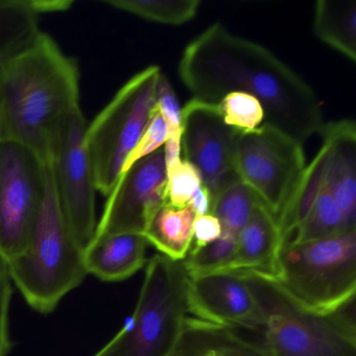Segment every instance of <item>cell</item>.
Instances as JSON below:
<instances>
[{"instance_id": "obj_1", "label": "cell", "mask_w": 356, "mask_h": 356, "mask_svg": "<svg viewBox=\"0 0 356 356\" xmlns=\"http://www.w3.org/2000/svg\"><path fill=\"white\" fill-rule=\"evenodd\" d=\"M179 76L193 99L218 104L243 92L261 104L266 124L303 143L324 126L314 89L266 47L214 24L183 51Z\"/></svg>"}, {"instance_id": "obj_2", "label": "cell", "mask_w": 356, "mask_h": 356, "mask_svg": "<svg viewBox=\"0 0 356 356\" xmlns=\"http://www.w3.org/2000/svg\"><path fill=\"white\" fill-rule=\"evenodd\" d=\"M79 101L78 63L40 32L0 65V139L30 147L47 163Z\"/></svg>"}, {"instance_id": "obj_3", "label": "cell", "mask_w": 356, "mask_h": 356, "mask_svg": "<svg viewBox=\"0 0 356 356\" xmlns=\"http://www.w3.org/2000/svg\"><path fill=\"white\" fill-rule=\"evenodd\" d=\"M6 266L29 305L41 314L53 312L87 275L84 249L64 218L49 170L44 203L28 245Z\"/></svg>"}, {"instance_id": "obj_4", "label": "cell", "mask_w": 356, "mask_h": 356, "mask_svg": "<svg viewBox=\"0 0 356 356\" xmlns=\"http://www.w3.org/2000/svg\"><path fill=\"white\" fill-rule=\"evenodd\" d=\"M184 262L156 254L130 322L93 356H170L189 316Z\"/></svg>"}, {"instance_id": "obj_5", "label": "cell", "mask_w": 356, "mask_h": 356, "mask_svg": "<svg viewBox=\"0 0 356 356\" xmlns=\"http://www.w3.org/2000/svg\"><path fill=\"white\" fill-rule=\"evenodd\" d=\"M264 312L270 356H356L354 304L333 314L304 307L273 279L248 275Z\"/></svg>"}, {"instance_id": "obj_6", "label": "cell", "mask_w": 356, "mask_h": 356, "mask_svg": "<svg viewBox=\"0 0 356 356\" xmlns=\"http://www.w3.org/2000/svg\"><path fill=\"white\" fill-rule=\"evenodd\" d=\"M273 280L298 303L321 314L355 303L356 229L329 238L283 243Z\"/></svg>"}, {"instance_id": "obj_7", "label": "cell", "mask_w": 356, "mask_h": 356, "mask_svg": "<svg viewBox=\"0 0 356 356\" xmlns=\"http://www.w3.org/2000/svg\"><path fill=\"white\" fill-rule=\"evenodd\" d=\"M161 70L149 66L128 81L87 124L85 143L99 193L108 197L138 145L156 110Z\"/></svg>"}, {"instance_id": "obj_8", "label": "cell", "mask_w": 356, "mask_h": 356, "mask_svg": "<svg viewBox=\"0 0 356 356\" xmlns=\"http://www.w3.org/2000/svg\"><path fill=\"white\" fill-rule=\"evenodd\" d=\"M235 164L241 182L253 191L278 225L307 165L303 143L264 122L255 131L239 133Z\"/></svg>"}, {"instance_id": "obj_9", "label": "cell", "mask_w": 356, "mask_h": 356, "mask_svg": "<svg viewBox=\"0 0 356 356\" xmlns=\"http://www.w3.org/2000/svg\"><path fill=\"white\" fill-rule=\"evenodd\" d=\"M49 166L30 147L0 139V259L5 264L28 245L44 203Z\"/></svg>"}, {"instance_id": "obj_10", "label": "cell", "mask_w": 356, "mask_h": 356, "mask_svg": "<svg viewBox=\"0 0 356 356\" xmlns=\"http://www.w3.org/2000/svg\"><path fill=\"white\" fill-rule=\"evenodd\" d=\"M87 124L82 110L76 108L60 131L47 163L64 218L84 250L97 226V191L85 143Z\"/></svg>"}, {"instance_id": "obj_11", "label": "cell", "mask_w": 356, "mask_h": 356, "mask_svg": "<svg viewBox=\"0 0 356 356\" xmlns=\"http://www.w3.org/2000/svg\"><path fill=\"white\" fill-rule=\"evenodd\" d=\"M238 134L225 124L218 104L193 99L182 109L181 152L199 170L211 204L227 187L241 181L235 164Z\"/></svg>"}, {"instance_id": "obj_12", "label": "cell", "mask_w": 356, "mask_h": 356, "mask_svg": "<svg viewBox=\"0 0 356 356\" xmlns=\"http://www.w3.org/2000/svg\"><path fill=\"white\" fill-rule=\"evenodd\" d=\"M168 202L164 147L131 164L108 195L95 237L145 234L156 212Z\"/></svg>"}, {"instance_id": "obj_13", "label": "cell", "mask_w": 356, "mask_h": 356, "mask_svg": "<svg viewBox=\"0 0 356 356\" xmlns=\"http://www.w3.org/2000/svg\"><path fill=\"white\" fill-rule=\"evenodd\" d=\"M189 314L212 324L258 330L264 312L249 276L220 272L189 276L187 287Z\"/></svg>"}, {"instance_id": "obj_14", "label": "cell", "mask_w": 356, "mask_h": 356, "mask_svg": "<svg viewBox=\"0 0 356 356\" xmlns=\"http://www.w3.org/2000/svg\"><path fill=\"white\" fill-rule=\"evenodd\" d=\"M326 147L323 183L346 220L356 228V124L353 120L324 124L320 131Z\"/></svg>"}, {"instance_id": "obj_15", "label": "cell", "mask_w": 356, "mask_h": 356, "mask_svg": "<svg viewBox=\"0 0 356 356\" xmlns=\"http://www.w3.org/2000/svg\"><path fill=\"white\" fill-rule=\"evenodd\" d=\"M283 243L274 216L261 203L258 204L237 235L232 258L220 270L273 279L276 276L279 252Z\"/></svg>"}, {"instance_id": "obj_16", "label": "cell", "mask_w": 356, "mask_h": 356, "mask_svg": "<svg viewBox=\"0 0 356 356\" xmlns=\"http://www.w3.org/2000/svg\"><path fill=\"white\" fill-rule=\"evenodd\" d=\"M147 245L145 235L138 233L95 237L84 250L87 274L108 282L130 278L145 266Z\"/></svg>"}, {"instance_id": "obj_17", "label": "cell", "mask_w": 356, "mask_h": 356, "mask_svg": "<svg viewBox=\"0 0 356 356\" xmlns=\"http://www.w3.org/2000/svg\"><path fill=\"white\" fill-rule=\"evenodd\" d=\"M170 356H270L264 346L248 341L234 328L188 316Z\"/></svg>"}, {"instance_id": "obj_18", "label": "cell", "mask_w": 356, "mask_h": 356, "mask_svg": "<svg viewBox=\"0 0 356 356\" xmlns=\"http://www.w3.org/2000/svg\"><path fill=\"white\" fill-rule=\"evenodd\" d=\"M195 218L191 206L175 208L168 203L156 212L143 235L162 255L184 261L193 247Z\"/></svg>"}, {"instance_id": "obj_19", "label": "cell", "mask_w": 356, "mask_h": 356, "mask_svg": "<svg viewBox=\"0 0 356 356\" xmlns=\"http://www.w3.org/2000/svg\"><path fill=\"white\" fill-rule=\"evenodd\" d=\"M47 13L43 0H0V65L41 32L40 17Z\"/></svg>"}, {"instance_id": "obj_20", "label": "cell", "mask_w": 356, "mask_h": 356, "mask_svg": "<svg viewBox=\"0 0 356 356\" xmlns=\"http://www.w3.org/2000/svg\"><path fill=\"white\" fill-rule=\"evenodd\" d=\"M314 35L328 47L356 61V3L354 0H318L314 17Z\"/></svg>"}, {"instance_id": "obj_21", "label": "cell", "mask_w": 356, "mask_h": 356, "mask_svg": "<svg viewBox=\"0 0 356 356\" xmlns=\"http://www.w3.org/2000/svg\"><path fill=\"white\" fill-rule=\"evenodd\" d=\"M354 229L356 228H352L348 224L337 202L323 183L307 216L300 222L289 241L304 243L318 241L337 236Z\"/></svg>"}, {"instance_id": "obj_22", "label": "cell", "mask_w": 356, "mask_h": 356, "mask_svg": "<svg viewBox=\"0 0 356 356\" xmlns=\"http://www.w3.org/2000/svg\"><path fill=\"white\" fill-rule=\"evenodd\" d=\"M104 3L149 22L181 26L195 17L199 0H104Z\"/></svg>"}, {"instance_id": "obj_23", "label": "cell", "mask_w": 356, "mask_h": 356, "mask_svg": "<svg viewBox=\"0 0 356 356\" xmlns=\"http://www.w3.org/2000/svg\"><path fill=\"white\" fill-rule=\"evenodd\" d=\"M258 204L259 200L253 191L238 181L227 187L212 202L210 213L220 220L222 233L237 237Z\"/></svg>"}, {"instance_id": "obj_24", "label": "cell", "mask_w": 356, "mask_h": 356, "mask_svg": "<svg viewBox=\"0 0 356 356\" xmlns=\"http://www.w3.org/2000/svg\"><path fill=\"white\" fill-rule=\"evenodd\" d=\"M156 105L168 124V139L163 147L166 166H168L181 159L182 108L170 81L163 74H160L158 79Z\"/></svg>"}, {"instance_id": "obj_25", "label": "cell", "mask_w": 356, "mask_h": 356, "mask_svg": "<svg viewBox=\"0 0 356 356\" xmlns=\"http://www.w3.org/2000/svg\"><path fill=\"white\" fill-rule=\"evenodd\" d=\"M218 106L225 124L238 133L255 131L266 120L260 102L247 93H229L220 99Z\"/></svg>"}, {"instance_id": "obj_26", "label": "cell", "mask_w": 356, "mask_h": 356, "mask_svg": "<svg viewBox=\"0 0 356 356\" xmlns=\"http://www.w3.org/2000/svg\"><path fill=\"white\" fill-rule=\"evenodd\" d=\"M168 170V195L170 206L184 208L188 206L193 195L203 186L199 170L184 159L166 166Z\"/></svg>"}, {"instance_id": "obj_27", "label": "cell", "mask_w": 356, "mask_h": 356, "mask_svg": "<svg viewBox=\"0 0 356 356\" xmlns=\"http://www.w3.org/2000/svg\"><path fill=\"white\" fill-rule=\"evenodd\" d=\"M168 139V124H166L165 120H163L161 114L158 111L157 107H156L153 116H152L151 122H149V126H147V131L143 134L141 140L139 141L136 149H134L132 155L130 156L128 161H127L124 170L128 168L131 164L137 161V160L141 159V158L145 157V156L151 155L154 152L163 147Z\"/></svg>"}, {"instance_id": "obj_28", "label": "cell", "mask_w": 356, "mask_h": 356, "mask_svg": "<svg viewBox=\"0 0 356 356\" xmlns=\"http://www.w3.org/2000/svg\"><path fill=\"white\" fill-rule=\"evenodd\" d=\"M12 298V281L7 266L0 259V356H8L11 349L10 337V304Z\"/></svg>"}, {"instance_id": "obj_29", "label": "cell", "mask_w": 356, "mask_h": 356, "mask_svg": "<svg viewBox=\"0 0 356 356\" xmlns=\"http://www.w3.org/2000/svg\"><path fill=\"white\" fill-rule=\"evenodd\" d=\"M222 225L211 213L197 216L193 225V241L191 250L201 249L220 238Z\"/></svg>"}, {"instance_id": "obj_30", "label": "cell", "mask_w": 356, "mask_h": 356, "mask_svg": "<svg viewBox=\"0 0 356 356\" xmlns=\"http://www.w3.org/2000/svg\"><path fill=\"white\" fill-rule=\"evenodd\" d=\"M188 205L193 208L197 216L210 213L211 197H210L209 193L204 185L200 187L199 191L193 195V199L189 202Z\"/></svg>"}]
</instances>
